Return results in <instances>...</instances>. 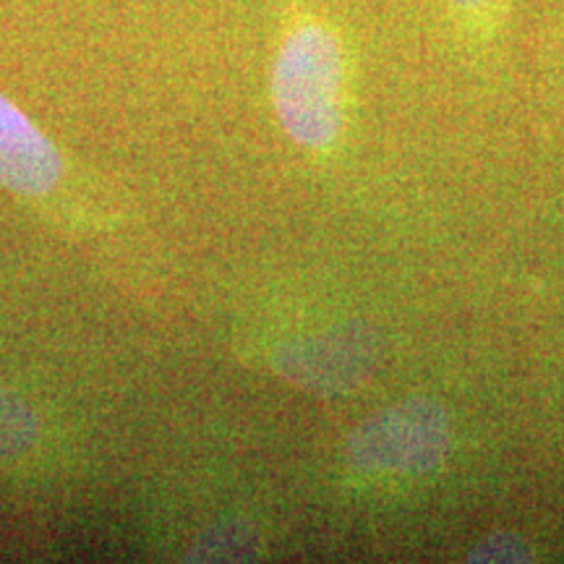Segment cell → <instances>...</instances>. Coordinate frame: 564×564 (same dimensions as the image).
<instances>
[{
  "label": "cell",
  "instance_id": "cell-1",
  "mask_svg": "<svg viewBox=\"0 0 564 564\" xmlns=\"http://www.w3.org/2000/svg\"><path fill=\"white\" fill-rule=\"evenodd\" d=\"M345 63L340 42L319 21L295 24L272 68V105L282 129L306 150H327L343 131Z\"/></svg>",
  "mask_w": 564,
  "mask_h": 564
},
{
  "label": "cell",
  "instance_id": "cell-2",
  "mask_svg": "<svg viewBox=\"0 0 564 564\" xmlns=\"http://www.w3.org/2000/svg\"><path fill=\"white\" fill-rule=\"evenodd\" d=\"M447 447V415L432 400L415 398L364 421L352 432L345 457L358 474L415 478L440 468Z\"/></svg>",
  "mask_w": 564,
  "mask_h": 564
},
{
  "label": "cell",
  "instance_id": "cell-3",
  "mask_svg": "<svg viewBox=\"0 0 564 564\" xmlns=\"http://www.w3.org/2000/svg\"><path fill=\"white\" fill-rule=\"evenodd\" d=\"M377 348L371 333L345 327L337 333L306 337L278 352V371L312 390L340 392L358 384L371 371Z\"/></svg>",
  "mask_w": 564,
  "mask_h": 564
},
{
  "label": "cell",
  "instance_id": "cell-4",
  "mask_svg": "<svg viewBox=\"0 0 564 564\" xmlns=\"http://www.w3.org/2000/svg\"><path fill=\"white\" fill-rule=\"evenodd\" d=\"M61 175V158L45 133L0 95V183L34 199L51 194Z\"/></svg>",
  "mask_w": 564,
  "mask_h": 564
},
{
  "label": "cell",
  "instance_id": "cell-5",
  "mask_svg": "<svg viewBox=\"0 0 564 564\" xmlns=\"http://www.w3.org/2000/svg\"><path fill=\"white\" fill-rule=\"evenodd\" d=\"M37 440V415L9 390H0V465L17 460Z\"/></svg>",
  "mask_w": 564,
  "mask_h": 564
},
{
  "label": "cell",
  "instance_id": "cell-6",
  "mask_svg": "<svg viewBox=\"0 0 564 564\" xmlns=\"http://www.w3.org/2000/svg\"><path fill=\"white\" fill-rule=\"evenodd\" d=\"M470 562H528V546L512 533H497L484 539L468 556Z\"/></svg>",
  "mask_w": 564,
  "mask_h": 564
},
{
  "label": "cell",
  "instance_id": "cell-7",
  "mask_svg": "<svg viewBox=\"0 0 564 564\" xmlns=\"http://www.w3.org/2000/svg\"><path fill=\"white\" fill-rule=\"evenodd\" d=\"M209 539H217L220 544H204V560H243L251 552L249 533L236 531V528H225L223 533H212Z\"/></svg>",
  "mask_w": 564,
  "mask_h": 564
},
{
  "label": "cell",
  "instance_id": "cell-8",
  "mask_svg": "<svg viewBox=\"0 0 564 564\" xmlns=\"http://www.w3.org/2000/svg\"><path fill=\"white\" fill-rule=\"evenodd\" d=\"M449 3L457 6V9H478V6L489 3V0H449Z\"/></svg>",
  "mask_w": 564,
  "mask_h": 564
}]
</instances>
